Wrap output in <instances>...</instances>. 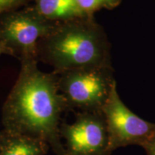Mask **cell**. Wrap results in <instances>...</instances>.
I'll return each instance as SVG.
<instances>
[{
    "mask_svg": "<svg viewBox=\"0 0 155 155\" xmlns=\"http://www.w3.org/2000/svg\"><path fill=\"white\" fill-rule=\"evenodd\" d=\"M112 65L71 70L58 74L59 91L68 109L101 111L116 84Z\"/></svg>",
    "mask_w": 155,
    "mask_h": 155,
    "instance_id": "cell-3",
    "label": "cell"
},
{
    "mask_svg": "<svg viewBox=\"0 0 155 155\" xmlns=\"http://www.w3.org/2000/svg\"><path fill=\"white\" fill-rule=\"evenodd\" d=\"M37 59L60 74L71 70L111 65V44L94 16L57 22L37 44Z\"/></svg>",
    "mask_w": 155,
    "mask_h": 155,
    "instance_id": "cell-2",
    "label": "cell"
},
{
    "mask_svg": "<svg viewBox=\"0 0 155 155\" xmlns=\"http://www.w3.org/2000/svg\"><path fill=\"white\" fill-rule=\"evenodd\" d=\"M35 8L50 22H62L87 16L75 0H35Z\"/></svg>",
    "mask_w": 155,
    "mask_h": 155,
    "instance_id": "cell-8",
    "label": "cell"
},
{
    "mask_svg": "<svg viewBox=\"0 0 155 155\" xmlns=\"http://www.w3.org/2000/svg\"><path fill=\"white\" fill-rule=\"evenodd\" d=\"M1 137H2V132L0 131V142H1Z\"/></svg>",
    "mask_w": 155,
    "mask_h": 155,
    "instance_id": "cell-13",
    "label": "cell"
},
{
    "mask_svg": "<svg viewBox=\"0 0 155 155\" xmlns=\"http://www.w3.org/2000/svg\"><path fill=\"white\" fill-rule=\"evenodd\" d=\"M0 155H45L49 145L40 139L1 131Z\"/></svg>",
    "mask_w": 155,
    "mask_h": 155,
    "instance_id": "cell-7",
    "label": "cell"
},
{
    "mask_svg": "<svg viewBox=\"0 0 155 155\" xmlns=\"http://www.w3.org/2000/svg\"><path fill=\"white\" fill-rule=\"evenodd\" d=\"M55 23L41 16L34 6L5 13L0 16V47L2 53L19 61L25 58H37V44Z\"/></svg>",
    "mask_w": 155,
    "mask_h": 155,
    "instance_id": "cell-4",
    "label": "cell"
},
{
    "mask_svg": "<svg viewBox=\"0 0 155 155\" xmlns=\"http://www.w3.org/2000/svg\"><path fill=\"white\" fill-rule=\"evenodd\" d=\"M26 0H0V16L7 12L17 9Z\"/></svg>",
    "mask_w": 155,
    "mask_h": 155,
    "instance_id": "cell-10",
    "label": "cell"
},
{
    "mask_svg": "<svg viewBox=\"0 0 155 155\" xmlns=\"http://www.w3.org/2000/svg\"><path fill=\"white\" fill-rule=\"evenodd\" d=\"M38 62L34 56L20 61L18 78L3 105V130L40 139L56 154L65 155L60 127L66 101L59 91L58 74L40 71Z\"/></svg>",
    "mask_w": 155,
    "mask_h": 155,
    "instance_id": "cell-1",
    "label": "cell"
},
{
    "mask_svg": "<svg viewBox=\"0 0 155 155\" xmlns=\"http://www.w3.org/2000/svg\"><path fill=\"white\" fill-rule=\"evenodd\" d=\"M101 112L107 128L109 152L129 145L144 147L155 134V124L139 117L124 105L117 92L116 84Z\"/></svg>",
    "mask_w": 155,
    "mask_h": 155,
    "instance_id": "cell-5",
    "label": "cell"
},
{
    "mask_svg": "<svg viewBox=\"0 0 155 155\" xmlns=\"http://www.w3.org/2000/svg\"><path fill=\"white\" fill-rule=\"evenodd\" d=\"M148 155H155V134L146 144L144 145Z\"/></svg>",
    "mask_w": 155,
    "mask_h": 155,
    "instance_id": "cell-11",
    "label": "cell"
},
{
    "mask_svg": "<svg viewBox=\"0 0 155 155\" xmlns=\"http://www.w3.org/2000/svg\"><path fill=\"white\" fill-rule=\"evenodd\" d=\"M60 134L65 140V155L110 153L107 128L101 111L81 112L74 123L61 124Z\"/></svg>",
    "mask_w": 155,
    "mask_h": 155,
    "instance_id": "cell-6",
    "label": "cell"
},
{
    "mask_svg": "<svg viewBox=\"0 0 155 155\" xmlns=\"http://www.w3.org/2000/svg\"><path fill=\"white\" fill-rule=\"evenodd\" d=\"M3 53H2V48H1V47H0V55H1V54H2Z\"/></svg>",
    "mask_w": 155,
    "mask_h": 155,
    "instance_id": "cell-12",
    "label": "cell"
},
{
    "mask_svg": "<svg viewBox=\"0 0 155 155\" xmlns=\"http://www.w3.org/2000/svg\"><path fill=\"white\" fill-rule=\"evenodd\" d=\"M78 7L87 16H94L96 12L106 9L111 10L117 7L121 0H75Z\"/></svg>",
    "mask_w": 155,
    "mask_h": 155,
    "instance_id": "cell-9",
    "label": "cell"
}]
</instances>
